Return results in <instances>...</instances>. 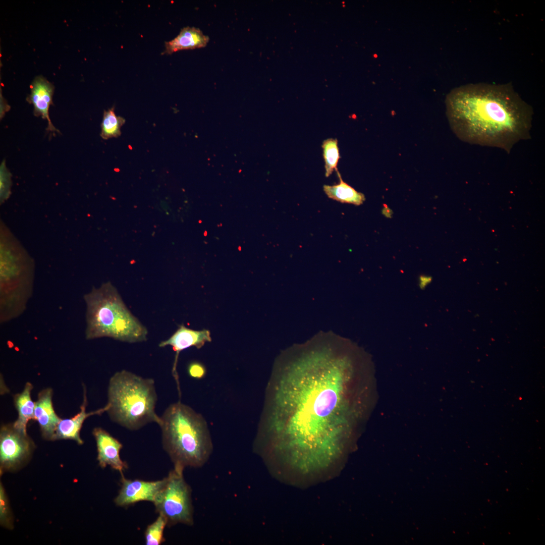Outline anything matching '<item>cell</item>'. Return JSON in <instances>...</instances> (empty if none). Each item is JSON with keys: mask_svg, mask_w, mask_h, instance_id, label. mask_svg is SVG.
Segmentation results:
<instances>
[{"mask_svg": "<svg viewBox=\"0 0 545 545\" xmlns=\"http://www.w3.org/2000/svg\"><path fill=\"white\" fill-rule=\"evenodd\" d=\"M187 371L189 375L195 379H202L206 373V367L202 363L194 361L188 365Z\"/></svg>", "mask_w": 545, "mask_h": 545, "instance_id": "obj_21", "label": "cell"}, {"mask_svg": "<svg viewBox=\"0 0 545 545\" xmlns=\"http://www.w3.org/2000/svg\"><path fill=\"white\" fill-rule=\"evenodd\" d=\"M0 523L9 529L13 527V519L8 498L2 482L0 483Z\"/></svg>", "mask_w": 545, "mask_h": 545, "instance_id": "obj_20", "label": "cell"}, {"mask_svg": "<svg viewBox=\"0 0 545 545\" xmlns=\"http://www.w3.org/2000/svg\"><path fill=\"white\" fill-rule=\"evenodd\" d=\"M336 347L304 348L278 359L256 437L285 456L295 445L316 448L336 434L341 404L342 359Z\"/></svg>", "mask_w": 545, "mask_h": 545, "instance_id": "obj_1", "label": "cell"}, {"mask_svg": "<svg viewBox=\"0 0 545 545\" xmlns=\"http://www.w3.org/2000/svg\"><path fill=\"white\" fill-rule=\"evenodd\" d=\"M167 526L166 518L159 514L156 519L146 527L144 532L146 545H159L165 542L164 529Z\"/></svg>", "mask_w": 545, "mask_h": 545, "instance_id": "obj_19", "label": "cell"}, {"mask_svg": "<svg viewBox=\"0 0 545 545\" xmlns=\"http://www.w3.org/2000/svg\"><path fill=\"white\" fill-rule=\"evenodd\" d=\"M112 421L131 430L150 422L160 424L161 418L155 411L157 400L154 380L145 378L123 370L111 378L107 390Z\"/></svg>", "mask_w": 545, "mask_h": 545, "instance_id": "obj_5", "label": "cell"}, {"mask_svg": "<svg viewBox=\"0 0 545 545\" xmlns=\"http://www.w3.org/2000/svg\"><path fill=\"white\" fill-rule=\"evenodd\" d=\"M31 93L26 100L34 107L33 114L47 121L46 130L50 132H59L52 125L49 117V108L52 104L54 87L42 76H37L30 86Z\"/></svg>", "mask_w": 545, "mask_h": 545, "instance_id": "obj_11", "label": "cell"}, {"mask_svg": "<svg viewBox=\"0 0 545 545\" xmlns=\"http://www.w3.org/2000/svg\"><path fill=\"white\" fill-rule=\"evenodd\" d=\"M84 299L86 339L108 337L130 343L147 340V329L128 309L111 284L93 289Z\"/></svg>", "mask_w": 545, "mask_h": 545, "instance_id": "obj_4", "label": "cell"}, {"mask_svg": "<svg viewBox=\"0 0 545 545\" xmlns=\"http://www.w3.org/2000/svg\"><path fill=\"white\" fill-rule=\"evenodd\" d=\"M125 123V119L116 115L114 107L104 111L101 124V137L104 140H107L120 136L121 134V127Z\"/></svg>", "mask_w": 545, "mask_h": 545, "instance_id": "obj_17", "label": "cell"}, {"mask_svg": "<svg viewBox=\"0 0 545 545\" xmlns=\"http://www.w3.org/2000/svg\"><path fill=\"white\" fill-rule=\"evenodd\" d=\"M210 332L207 329L194 330L184 324L179 325L176 332L167 340L159 344V347H172L176 352L172 372L179 386L177 366L180 353L191 347L201 348L206 343L211 342Z\"/></svg>", "mask_w": 545, "mask_h": 545, "instance_id": "obj_9", "label": "cell"}, {"mask_svg": "<svg viewBox=\"0 0 545 545\" xmlns=\"http://www.w3.org/2000/svg\"><path fill=\"white\" fill-rule=\"evenodd\" d=\"M52 397V389L46 388L38 393L35 402L34 420L37 421L42 437L48 441H53L58 424L62 419L54 410Z\"/></svg>", "mask_w": 545, "mask_h": 545, "instance_id": "obj_12", "label": "cell"}, {"mask_svg": "<svg viewBox=\"0 0 545 545\" xmlns=\"http://www.w3.org/2000/svg\"><path fill=\"white\" fill-rule=\"evenodd\" d=\"M162 444L174 466L200 468L209 460L213 444L201 414L179 401L160 417Z\"/></svg>", "mask_w": 545, "mask_h": 545, "instance_id": "obj_3", "label": "cell"}, {"mask_svg": "<svg viewBox=\"0 0 545 545\" xmlns=\"http://www.w3.org/2000/svg\"><path fill=\"white\" fill-rule=\"evenodd\" d=\"M97 451V459L102 468L109 466L123 474L128 468L126 462L123 461L120 452L123 445L107 431L101 427H95L92 431Z\"/></svg>", "mask_w": 545, "mask_h": 545, "instance_id": "obj_10", "label": "cell"}, {"mask_svg": "<svg viewBox=\"0 0 545 545\" xmlns=\"http://www.w3.org/2000/svg\"><path fill=\"white\" fill-rule=\"evenodd\" d=\"M184 469L174 466L153 503L156 512L166 518L169 527L178 524L188 526L194 524L192 490L184 478Z\"/></svg>", "mask_w": 545, "mask_h": 545, "instance_id": "obj_6", "label": "cell"}, {"mask_svg": "<svg viewBox=\"0 0 545 545\" xmlns=\"http://www.w3.org/2000/svg\"><path fill=\"white\" fill-rule=\"evenodd\" d=\"M87 405L86 390L83 385V400L80 406V411L70 418L61 419L57 427L53 441L71 440L75 441L79 445L83 444L80 432L85 419L92 415H101L103 412H106L109 408V405L107 404L102 408L86 412Z\"/></svg>", "mask_w": 545, "mask_h": 545, "instance_id": "obj_13", "label": "cell"}, {"mask_svg": "<svg viewBox=\"0 0 545 545\" xmlns=\"http://www.w3.org/2000/svg\"><path fill=\"white\" fill-rule=\"evenodd\" d=\"M324 162L325 176L329 177L334 171H338L337 166L340 158L338 141L337 138L325 139L321 145Z\"/></svg>", "mask_w": 545, "mask_h": 545, "instance_id": "obj_18", "label": "cell"}, {"mask_svg": "<svg viewBox=\"0 0 545 545\" xmlns=\"http://www.w3.org/2000/svg\"><path fill=\"white\" fill-rule=\"evenodd\" d=\"M10 109V106L7 103L6 100L3 97L1 92V110L0 116L1 119L3 118L6 112H8Z\"/></svg>", "mask_w": 545, "mask_h": 545, "instance_id": "obj_22", "label": "cell"}, {"mask_svg": "<svg viewBox=\"0 0 545 545\" xmlns=\"http://www.w3.org/2000/svg\"><path fill=\"white\" fill-rule=\"evenodd\" d=\"M451 128L461 141L501 148L530 139L533 111L510 84L470 83L446 99Z\"/></svg>", "mask_w": 545, "mask_h": 545, "instance_id": "obj_2", "label": "cell"}, {"mask_svg": "<svg viewBox=\"0 0 545 545\" xmlns=\"http://www.w3.org/2000/svg\"><path fill=\"white\" fill-rule=\"evenodd\" d=\"M340 182L333 185H324L323 190L326 196L331 199L344 203L360 205L365 200L364 195L356 191L354 188L345 182L340 173L337 171Z\"/></svg>", "mask_w": 545, "mask_h": 545, "instance_id": "obj_16", "label": "cell"}, {"mask_svg": "<svg viewBox=\"0 0 545 545\" xmlns=\"http://www.w3.org/2000/svg\"><path fill=\"white\" fill-rule=\"evenodd\" d=\"M166 482V477L156 481L130 479L121 474V488L114 500L116 505L125 507L140 501L153 503Z\"/></svg>", "mask_w": 545, "mask_h": 545, "instance_id": "obj_8", "label": "cell"}, {"mask_svg": "<svg viewBox=\"0 0 545 545\" xmlns=\"http://www.w3.org/2000/svg\"><path fill=\"white\" fill-rule=\"evenodd\" d=\"M35 445L27 433L13 423L3 425L0 430V474L15 471L30 458Z\"/></svg>", "mask_w": 545, "mask_h": 545, "instance_id": "obj_7", "label": "cell"}, {"mask_svg": "<svg viewBox=\"0 0 545 545\" xmlns=\"http://www.w3.org/2000/svg\"><path fill=\"white\" fill-rule=\"evenodd\" d=\"M32 385L27 382L23 390L14 396V405L18 412V418L13 423L14 426L20 431L27 433L28 422L34 419L35 402L31 399Z\"/></svg>", "mask_w": 545, "mask_h": 545, "instance_id": "obj_15", "label": "cell"}, {"mask_svg": "<svg viewBox=\"0 0 545 545\" xmlns=\"http://www.w3.org/2000/svg\"><path fill=\"white\" fill-rule=\"evenodd\" d=\"M209 40V37L199 28L187 26L181 30L177 37L165 42V49L162 53L171 54L179 50L204 47Z\"/></svg>", "mask_w": 545, "mask_h": 545, "instance_id": "obj_14", "label": "cell"}]
</instances>
